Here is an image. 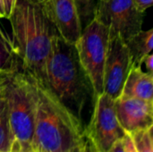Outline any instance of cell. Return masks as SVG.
<instances>
[{
  "label": "cell",
  "instance_id": "1",
  "mask_svg": "<svg viewBox=\"0 0 153 152\" xmlns=\"http://www.w3.org/2000/svg\"><path fill=\"white\" fill-rule=\"evenodd\" d=\"M7 19L22 72L43 83L46 62L57 32L43 4L35 0H16Z\"/></svg>",
  "mask_w": 153,
  "mask_h": 152
},
{
  "label": "cell",
  "instance_id": "2",
  "mask_svg": "<svg viewBox=\"0 0 153 152\" xmlns=\"http://www.w3.org/2000/svg\"><path fill=\"white\" fill-rule=\"evenodd\" d=\"M28 77L35 103L34 150L41 152H75L84 137L81 118L42 82L30 75Z\"/></svg>",
  "mask_w": 153,
  "mask_h": 152
},
{
  "label": "cell",
  "instance_id": "3",
  "mask_svg": "<svg viewBox=\"0 0 153 152\" xmlns=\"http://www.w3.org/2000/svg\"><path fill=\"white\" fill-rule=\"evenodd\" d=\"M43 84L81 118V111L92 89L79 62L74 45L64 40L57 32L46 62Z\"/></svg>",
  "mask_w": 153,
  "mask_h": 152
},
{
  "label": "cell",
  "instance_id": "4",
  "mask_svg": "<svg viewBox=\"0 0 153 152\" xmlns=\"http://www.w3.org/2000/svg\"><path fill=\"white\" fill-rule=\"evenodd\" d=\"M4 96L13 144L33 147L35 103L28 75L22 71L5 73Z\"/></svg>",
  "mask_w": 153,
  "mask_h": 152
},
{
  "label": "cell",
  "instance_id": "5",
  "mask_svg": "<svg viewBox=\"0 0 153 152\" xmlns=\"http://www.w3.org/2000/svg\"><path fill=\"white\" fill-rule=\"evenodd\" d=\"M109 43L108 28L94 16L83 27L74 43L79 62L90 81L93 99L103 93L104 68Z\"/></svg>",
  "mask_w": 153,
  "mask_h": 152
},
{
  "label": "cell",
  "instance_id": "6",
  "mask_svg": "<svg viewBox=\"0 0 153 152\" xmlns=\"http://www.w3.org/2000/svg\"><path fill=\"white\" fill-rule=\"evenodd\" d=\"M83 133L97 152H107L116 141L125 136L117 117L115 99L105 93L94 99L92 116Z\"/></svg>",
  "mask_w": 153,
  "mask_h": 152
},
{
  "label": "cell",
  "instance_id": "7",
  "mask_svg": "<svg viewBox=\"0 0 153 152\" xmlns=\"http://www.w3.org/2000/svg\"><path fill=\"white\" fill-rule=\"evenodd\" d=\"M143 14L134 0H107L96 4L93 16L108 28L110 38L126 41L143 30Z\"/></svg>",
  "mask_w": 153,
  "mask_h": 152
},
{
  "label": "cell",
  "instance_id": "8",
  "mask_svg": "<svg viewBox=\"0 0 153 152\" xmlns=\"http://www.w3.org/2000/svg\"><path fill=\"white\" fill-rule=\"evenodd\" d=\"M133 65V58L125 40L117 36L111 37L104 68L103 93L113 99L119 98Z\"/></svg>",
  "mask_w": 153,
  "mask_h": 152
},
{
  "label": "cell",
  "instance_id": "9",
  "mask_svg": "<svg viewBox=\"0 0 153 152\" xmlns=\"http://www.w3.org/2000/svg\"><path fill=\"white\" fill-rule=\"evenodd\" d=\"M42 4L60 37L74 45L83 29L75 0H47Z\"/></svg>",
  "mask_w": 153,
  "mask_h": 152
},
{
  "label": "cell",
  "instance_id": "10",
  "mask_svg": "<svg viewBox=\"0 0 153 152\" xmlns=\"http://www.w3.org/2000/svg\"><path fill=\"white\" fill-rule=\"evenodd\" d=\"M115 109L119 125L126 133L153 127V102L120 96L115 99Z\"/></svg>",
  "mask_w": 153,
  "mask_h": 152
},
{
  "label": "cell",
  "instance_id": "11",
  "mask_svg": "<svg viewBox=\"0 0 153 152\" xmlns=\"http://www.w3.org/2000/svg\"><path fill=\"white\" fill-rule=\"evenodd\" d=\"M121 96L153 102V74L133 65L124 84Z\"/></svg>",
  "mask_w": 153,
  "mask_h": 152
},
{
  "label": "cell",
  "instance_id": "12",
  "mask_svg": "<svg viewBox=\"0 0 153 152\" xmlns=\"http://www.w3.org/2000/svg\"><path fill=\"white\" fill-rule=\"evenodd\" d=\"M125 42L128 47L134 65L142 66L144 58L152 51L153 29L142 30Z\"/></svg>",
  "mask_w": 153,
  "mask_h": 152
},
{
  "label": "cell",
  "instance_id": "13",
  "mask_svg": "<svg viewBox=\"0 0 153 152\" xmlns=\"http://www.w3.org/2000/svg\"><path fill=\"white\" fill-rule=\"evenodd\" d=\"M0 70L10 73L22 71L13 43L8 33L0 24Z\"/></svg>",
  "mask_w": 153,
  "mask_h": 152
},
{
  "label": "cell",
  "instance_id": "14",
  "mask_svg": "<svg viewBox=\"0 0 153 152\" xmlns=\"http://www.w3.org/2000/svg\"><path fill=\"white\" fill-rule=\"evenodd\" d=\"M13 144V137L12 134L4 90L0 95V152H11Z\"/></svg>",
  "mask_w": 153,
  "mask_h": 152
},
{
  "label": "cell",
  "instance_id": "15",
  "mask_svg": "<svg viewBox=\"0 0 153 152\" xmlns=\"http://www.w3.org/2000/svg\"><path fill=\"white\" fill-rule=\"evenodd\" d=\"M137 152H153L152 127L131 134Z\"/></svg>",
  "mask_w": 153,
  "mask_h": 152
},
{
  "label": "cell",
  "instance_id": "16",
  "mask_svg": "<svg viewBox=\"0 0 153 152\" xmlns=\"http://www.w3.org/2000/svg\"><path fill=\"white\" fill-rule=\"evenodd\" d=\"M75 2L80 13L82 26L84 27V22H87L88 23L93 17L96 5L95 0H75Z\"/></svg>",
  "mask_w": 153,
  "mask_h": 152
},
{
  "label": "cell",
  "instance_id": "17",
  "mask_svg": "<svg viewBox=\"0 0 153 152\" xmlns=\"http://www.w3.org/2000/svg\"><path fill=\"white\" fill-rule=\"evenodd\" d=\"M123 141H124V145H125V150L126 152H137L133 138L131 136L130 133H126L125 134V136L123 137Z\"/></svg>",
  "mask_w": 153,
  "mask_h": 152
},
{
  "label": "cell",
  "instance_id": "18",
  "mask_svg": "<svg viewBox=\"0 0 153 152\" xmlns=\"http://www.w3.org/2000/svg\"><path fill=\"white\" fill-rule=\"evenodd\" d=\"M134 4L138 7V9L142 12H145L148 8L152 7L153 0H134Z\"/></svg>",
  "mask_w": 153,
  "mask_h": 152
},
{
  "label": "cell",
  "instance_id": "19",
  "mask_svg": "<svg viewBox=\"0 0 153 152\" xmlns=\"http://www.w3.org/2000/svg\"><path fill=\"white\" fill-rule=\"evenodd\" d=\"M107 152H126L123 138L116 141L114 142V144L110 147V149Z\"/></svg>",
  "mask_w": 153,
  "mask_h": 152
},
{
  "label": "cell",
  "instance_id": "20",
  "mask_svg": "<svg viewBox=\"0 0 153 152\" xmlns=\"http://www.w3.org/2000/svg\"><path fill=\"white\" fill-rule=\"evenodd\" d=\"M81 149H82V152H97L95 148L92 146V144L90 142V141L85 136L83 137V141L82 142Z\"/></svg>",
  "mask_w": 153,
  "mask_h": 152
},
{
  "label": "cell",
  "instance_id": "21",
  "mask_svg": "<svg viewBox=\"0 0 153 152\" xmlns=\"http://www.w3.org/2000/svg\"><path fill=\"white\" fill-rule=\"evenodd\" d=\"M143 64L146 66V72L153 74V55L152 53L149 54L143 60Z\"/></svg>",
  "mask_w": 153,
  "mask_h": 152
},
{
  "label": "cell",
  "instance_id": "22",
  "mask_svg": "<svg viewBox=\"0 0 153 152\" xmlns=\"http://www.w3.org/2000/svg\"><path fill=\"white\" fill-rule=\"evenodd\" d=\"M5 2V11H6V19L9 17L10 13H12L16 0H4Z\"/></svg>",
  "mask_w": 153,
  "mask_h": 152
},
{
  "label": "cell",
  "instance_id": "23",
  "mask_svg": "<svg viewBox=\"0 0 153 152\" xmlns=\"http://www.w3.org/2000/svg\"><path fill=\"white\" fill-rule=\"evenodd\" d=\"M12 152H36L33 147H20L13 149Z\"/></svg>",
  "mask_w": 153,
  "mask_h": 152
},
{
  "label": "cell",
  "instance_id": "24",
  "mask_svg": "<svg viewBox=\"0 0 153 152\" xmlns=\"http://www.w3.org/2000/svg\"><path fill=\"white\" fill-rule=\"evenodd\" d=\"M0 18H6V11H5V2H4V0H0Z\"/></svg>",
  "mask_w": 153,
  "mask_h": 152
},
{
  "label": "cell",
  "instance_id": "25",
  "mask_svg": "<svg viewBox=\"0 0 153 152\" xmlns=\"http://www.w3.org/2000/svg\"><path fill=\"white\" fill-rule=\"evenodd\" d=\"M4 83H5V73H0V95L3 93L4 90Z\"/></svg>",
  "mask_w": 153,
  "mask_h": 152
},
{
  "label": "cell",
  "instance_id": "26",
  "mask_svg": "<svg viewBox=\"0 0 153 152\" xmlns=\"http://www.w3.org/2000/svg\"><path fill=\"white\" fill-rule=\"evenodd\" d=\"M35 1H37V2H39V3H40V4H43V3H45L47 0H35Z\"/></svg>",
  "mask_w": 153,
  "mask_h": 152
},
{
  "label": "cell",
  "instance_id": "27",
  "mask_svg": "<svg viewBox=\"0 0 153 152\" xmlns=\"http://www.w3.org/2000/svg\"><path fill=\"white\" fill-rule=\"evenodd\" d=\"M81 145H82V144H81ZM75 152H82V149H81V146H80V147H79V148H78V149L76 150V151H75Z\"/></svg>",
  "mask_w": 153,
  "mask_h": 152
},
{
  "label": "cell",
  "instance_id": "28",
  "mask_svg": "<svg viewBox=\"0 0 153 152\" xmlns=\"http://www.w3.org/2000/svg\"><path fill=\"white\" fill-rule=\"evenodd\" d=\"M99 1H101V2H104V1H107V0H99Z\"/></svg>",
  "mask_w": 153,
  "mask_h": 152
},
{
  "label": "cell",
  "instance_id": "29",
  "mask_svg": "<svg viewBox=\"0 0 153 152\" xmlns=\"http://www.w3.org/2000/svg\"><path fill=\"white\" fill-rule=\"evenodd\" d=\"M4 73V72H3V71H1V70H0V73Z\"/></svg>",
  "mask_w": 153,
  "mask_h": 152
},
{
  "label": "cell",
  "instance_id": "30",
  "mask_svg": "<svg viewBox=\"0 0 153 152\" xmlns=\"http://www.w3.org/2000/svg\"><path fill=\"white\" fill-rule=\"evenodd\" d=\"M36 152H41V151H36Z\"/></svg>",
  "mask_w": 153,
  "mask_h": 152
}]
</instances>
